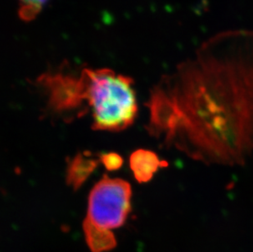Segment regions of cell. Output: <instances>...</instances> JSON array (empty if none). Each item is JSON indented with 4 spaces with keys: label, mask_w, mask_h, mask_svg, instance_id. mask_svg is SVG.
Wrapping results in <instances>:
<instances>
[{
    "label": "cell",
    "mask_w": 253,
    "mask_h": 252,
    "mask_svg": "<svg viewBox=\"0 0 253 252\" xmlns=\"http://www.w3.org/2000/svg\"><path fill=\"white\" fill-rule=\"evenodd\" d=\"M146 106L149 135L206 165L235 167L253 154V31L209 39L164 75Z\"/></svg>",
    "instance_id": "1"
},
{
    "label": "cell",
    "mask_w": 253,
    "mask_h": 252,
    "mask_svg": "<svg viewBox=\"0 0 253 252\" xmlns=\"http://www.w3.org/2000/svg\"><path fill=\"white\" fill-rule=\"evenodd\" d=\"M36 85L48 98V110L71 122L92 115L95 130H124L138 115L134 81L110 69L82 68L72 71L67 65L45 72Z\"/></svg>",
    "instance_id": "2"
},
{
    "label": "cell",
    "mask_w": 253,
    "mask_h": 252,
    "mask_svg": "<svg viewBox=\"0 0 253 252\" xmlns=\"http://www.w3.org/2000/svg\"><path fill=\"white\" fill-rule=\"evenodd\" d=\"M131 196L128 182L103 176L89 193L83 225L104 232L124 225L131 210Z\"/></svg>",
    "instance_id": "3"
},
{
    "label": "cell",
    "mask_w": 253,
    "mask_h": 252,
    "mask_svg": "<svg viewBox=\"0 0 253 252\" xmlns=\"http://www.w3.org/2000/svg\"><path fill=\"white\" fill-rule=\"evenodd\" d=\"M129 167L139 183H147L160 168L168 167V162L161 161L158 155L152 151L139 149L129 157Z\"/></svg>",
    "instance_id": "4"
},
{
    "label": "cell",
    "mask_w": 253,
    "mask_h": 252,
    "mask_svg": "<svg viewBox=\"0 0 253 252\" xmlns=\"http://www.w3.org/2000/svg\"><path fill=\"white\" fill-rule=\"evenodd\" d=\"M99 159L92 158L90 153H78L69 162L67 169V183L74 190L79 189L98 167Z\"/></svg>",
    "instance_id": "5"
},
{
    "label": "cell",
    "mask_w": 253,
    "mask_h": 252,
    "mask_svg": "<svg viewBox=\"0 0 253 252\" xmlns=\"http://www.w3.org/2000/svg\"><path fill=\"white\" fill-rule=\"evenodd\" d=\"M84 238L92 252H104L113 250L117 240L113 232H104L89 226H84Z\"/></svg>",
    "instance_id": "6"
},
{
    "label": "cell",
    "mask_w": 253,
    "mask_h": 252,
    "mask_svg": "<svg viewBox=\"0 0 253 252\" xmlns=\"http://www.w3.org/2000/svg\"><path fill=\"white\" fill-rule=\"evenodd\" d=\"M17 2L20 19L29 22L36 19L48 0H17Z\"/></svg>",
    "instance_id": "7"
},
{
    "label": "cell",
    "mask_w": 253,
    "mask_h": 252,
    "mask_svg": "<svg viewBox=\"0 0 253 252\" xmlns=\"http://www.w3.org/2000/svg\"><path fill=\"white\" fill-rule=\"evenodd\" d=\"M99 161L103 163L106 169L109 171H113L120 169L123 165L122 157L115 152H108L103 153L99 156Z\"/></svg>",
    "instance_id": "8"
}]
</instances>
